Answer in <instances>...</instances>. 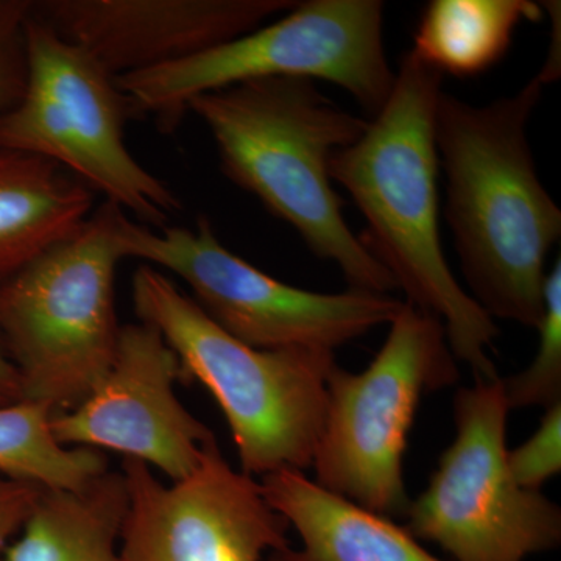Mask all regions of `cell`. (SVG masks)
<instances>
[{
    "label": "cell",
    "mask_w": 561,
    "mask_h": 561,
    "mask_svg": "<svg viewBox=\"0 0 561 561\" xmlns=\"http://www.w3.org/2000/svg\"><path fill=\"white\" fill-rule=\"evenodd\" d=\"M443 73L413 51L402 57L389 101L353 146L331 158L367 221L360 241L411 305L442 320L457 362L474 379L500 378L491 359L500 327L456 279L440 238L435 111Z\"/></svg>",
    "instance_id": "cell-1"
},
{
    "label": "cell",
    "mask_w": 561,
    "mask_h": 561,
    "mask_svg": "<svg viewBox=\"0 0 561 561\" xmlns=\"http://www.w3.org/2000/svg\"><path fill=\"white\" fill-rule=\"evenodd\" d=\"M545 87L537 76L482 106L442 92L435 111L445 216L468 294L491 319L535 330L545 313L546 260L561 236V210L527 139Z\"/></svg>",
    "instance_id": "cell-2"
},
{
    "label": "cell",
    "mask_w": 561,
    "mask_h": 561,
    "mask_svg": "<svg viewBox=\"0 0 561 561\" xmlns=\"http://www.w3.org/2000/svg\"><path fill=\"white\" fill-rule=\"evenodd\" d=\"M186 113L208 128L221 172L289 224L317 257L334 262L350 289L398 290L357 238L332 190L331 158L353 146L368 121L324 98L308 79L247 81L191 99Z\"/></svg>",
    "instance_id": "cell-3"
},
{
    "label": "cell",
    "mask_w": 561,
    "mask_h": 561,
    "mask_svg": "<svg viewBox=\"0 0 561 561\" xmlns=\"http://www.w3.org/2000/svg\"><path fill=\"white\" fill-rule=\"evenodd\" d=\"M133 302L139 320L175 351L183 382H201L219 404L242 472L264 478L312 467L334 351L253 348L146 264L133 276Z\"/></svg>",
    "instance_id": "cell-4"
},
{
    "label": "cell",
    "mask_w": 561,
    "mask_h": 561,
    "mask_svg": "<svg viewBox=\"0 0 561 561\" xmlns=\"http://www.w3.org/2000/svg\"><path fill=\"white\" fill-rule=\"evenodd\" d=\"M121 213L103 203L70 238L0 283V337L20 376L22 400L68 412L110 371L122 330Z\"/></svg>",
    "instance_id": "cell-5"
},
{
    "label": "cell",
    "mask_w": 561,
    "mask_h": 561,
    "mask_svg": "<svg viewBox=\"0 0 561 561\" xmlns=\"http://www.w3.org/2000/svg\"><path fill=\"white\" fill-rule=\"evenodd\" d=\"M383 2L306 0L267 25L186 60L117 79L131 116L175 127L191 99L247 81L324 80L348 92L370 119L397 72L383 47Z\"/></svg>",
    "instance_id": "cell-6"
},
{
    "label": "cell",
    "mask_w": 561,
    "mask_h": 561,
    "mask_svg": "<svg viewBox=\"0 0 561 561\" xmlns=\"http://www.w3.org/2000/svg\"><path fill=\"white\" fill-rule=\"evenodd\" d=\"M24 43V90L0 117V149L55 162L133 220L168 227L183 205L128 150L124 131L130 103L116 79L32 11Z\"/></svg>",
    "instance_id": "cell-7"
},
{
    "label": "cell",
    "mask_w": 561,
    "mask_h": 561,
    "mask_svg": "<svg viewBox=\"0 0 561 561\" xmlns=\"http://www.w3.org/2000/svg\"><path fill=\"white\" fill-rule=\"evenodd\" d=\"M389 327L364 371L332 368L312 460L319 485L387 518L411 505L404 457L421 400L460 381L440 319L404 301Z\"/></svg>",
    "instance_id": "cell-8"
},
{
    "label": "cell",
    "mask_w": 561,
    "mask_h": 561,
    "mask_svg": "<svg viewBox=\"0 0 561 561\" xmlns=\"http://www.w3.org/2000/svg\"><path fill=\"white\" fill-rule=\"evenodd\" d=\"M116 241L122 260L173 273L214 323L257 350L335 351L390 324L404 305L390 294H319L273 278L225 249L208 217L150 228L122 210Z\"/></svg>",
    "instance_id": "cell-9"
},
{
    "label": "cell",
    "mask_w": 561,
    "mask_h": 561,
    "mask_svg": "<svg viewBox=\"0 0 561 561\" xmlns=\"http://www.w3.org/2000/svg\"><path fill=\"white\" fill-rule=\"evenodd\" d=\"M508 412L502 378L460 387L451 445L405 513L413 537L454 561H526L560 546L559 505L519 486L508 468Z\"/></svg>",
    "instance_id": "cell-10"
},
{
    "label": "cell",
    "mask_w": 561,
    "mask_h": 561,
    "mask_svg": "<svg viewBox=\"0 0 561 561\" xmlns=\"http://www.w3.org/2000/svg\"><path fill=\"white\" fill-rule=\"evenodd\" d=\"M128 507L119 549L124 561H262L289 546L290 527L261 483L234 470L217 440L187 478L164 485L149 465L122 461Z\"/></svg>",
    "instance_id": "cell-11"
},
{
    "label": "cell",
    "mask_w": 561,
    "mask_h": 561,
    "mask_svg": "<svg viewBox=\"0 0 561 561\" xmlns=\"http://www.w3.org/2000/svg\"><path fill=\"white\" fill-rule=\"evenodd\" d=\"M179 381V356L161 332L142 321L125 324L103 381L79 405L51 416L54 437L68 448L119 453L181 481L216 437L181 404Z\"/></svg>",
    "instance_id": "cell-12"
},
{
    "label": "cell",
    "mask_w": 561,
    "mask_h": 561,
    "mask_svg": "<svg viewBox=\"0 0 561 561\" xmlns=\"http://www.w3.org/2000/svg\"><path fill=\"white\" fill-rule=\"evenodd\" d=\"M295 0H46L33 16L114 79L173 65L294 9Z\"/></svg>",
    "instance_id": "cell-13"
},
{
    "label": "cell",
    "mask_w": 561,
    "mask_h": 561,
    "mask_svg": "<svg viewBox=\"0 0 561 561\" xmlns=\"http://www.w3.org/2000/svg\"><path fill=\"white\" fill-rule=\"evenodd\" d=\"M260 483L273 511L300 537L298 548L272 552L268 561H443L391 518L323 489L302 471L272 472Z\"/></svg>",
    "instance_id": "cell-14"
},
{
    "label": "cell",
    "mask_w": 561,
    "mask_h": 561,
    "mask_svg": "<svg viewBox=\"0 0 561 561\" xmlns=\"http://www.w3.org/2000/svg\"><path fill=\"white\" fill-rule=\"evenodd\" d=\"M95 192L49 160L0 149V283L70 238Z\"/></svg>",
    "instance_id": "cell-15"
},
{
    "label": "cell",
    "mask_w": 561,
    "mask_h": 561,
    "mask_svg": "<svg viewBox=\"0 0 561 561\" xmlns=\"http://www.w3.org/2000/svg\"><path fill=\"white\" fill-rule=\"evenodd\" d=\"M127 507L121 471L102 472L80 489H44L3 561H124Z\"/></svg>",
    "instance_id": "cell-16"
},
{
    "label": "cell",
    "mask_w": 561,
    "mask_h": 561,
    "mask_svg": "<svg viewBox=\"0 0 561 561\" xmlns=\"http://www.w3.org/2000/svg\"><path fill=\"white\" fill-rule=\"evenodd\" d=\"M529 0H432L421 13L413 54L440 73L476 77L511 49L523 22L542 20Z\"/></svg>",
    "instance_id": "cell-17"
},
{
    "label": "cell",
    "mask_w": 561,
    "mask_h": 561,
    "mask_svg": "<svg viewBox=\"0 0 561 561\" xmlns=\"http://www.w3.org/2000/svg\"><path fill=\"white\" fill-rule=\"evenodd\" d=\"M54 415L38 402L0 405V476L47 490H72L108 471L98 449L57 442L50 426Z\"/></svg>",
    "instance_id": "cell-18"
},
{
    "label": "cell",
    "mask_w": 561,
    "mask_h": 561,
    "mask_svg": "<svg viewBox=\"0 0 561 561\" xmlns=\"http://www.w3.org/2000/svg\"><path fill=\"white\" fill-rule=\"evenodd\" d=\"M540 343L529 367L502 379L505 400L513 409H549L561 402V260L546 279L545 313L538 324Z\"/></svg>",
    "instance_id": "cell-19"
},
{
    "label": "cell",
    "mask_w": 561,
    "mask_h": 561,
    "mask_svg": "<svg viewBox=\"0 0 561 561\" xmlns=\"http://www.w3.org/2000/svg\"><path fill=\"white\" fill-rule=\"evenodd\" d=\"M508 468L523 489L541 491L561 471V402L546 409L529 440L508 449Z\"/></svg>",
    "instance_id": "cell-20"
},
{
    "label": "cell",
    "mask_w": 561,
    "mask_h": 561,
    "mask_svg": "<svg viewBox=\"0 0 561 561\" xmlns=\"http://www.w3.org/2000/svg\"><path fill=\"white\" fill-rule=\"evenodd\" d=\"M25 0H0V117L20 101L25 83Z\"/></svg>",
    "instance_id": "cell-21"
},
{
    "label": "cell",
    "mask_w": 561,
    "mask_h": 561,
    "mask_svg": "<svg viewBox=\"0 0 561 561\" xmlns=\"http://www.w3.org/2000/svg\"><path fill=\"white\" fill-rule=\"evenodd\" d=\"M43 486L0 476V561L38 502Z\"/></svg>",
    "instance_id": "cell-22"
},
{
    "label": "cell",
    "mask_w": 561,
    "mask_h": 561,
    "mask_svg": "<svg viewBox=\"0 0 561 561\" xmlns=\"http://www.w3.org/2000/svg\"><path fill=\"white\" fill-rule=\"evenodd\" d=\"M22 401V387L16 368L0 337V405Z\"/></svg>",
    "instance_id": "cell-23"
}]
</instances>
